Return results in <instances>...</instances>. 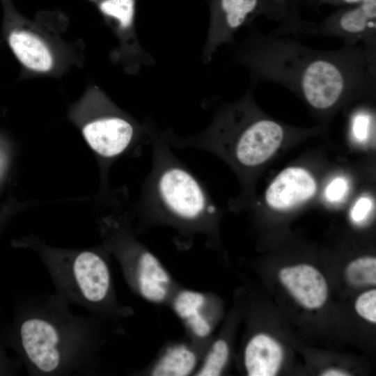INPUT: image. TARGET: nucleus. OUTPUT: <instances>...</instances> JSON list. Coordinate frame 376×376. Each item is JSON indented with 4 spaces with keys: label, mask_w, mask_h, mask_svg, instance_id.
<instances>
[{
    "label": "nucleus",
    "mask_w": 376,
    "mask_h": 376,
    "mask_svg": "<svg viewBox=\"0 0 376 376\" xmlns=\"http://www.w3.org/2000/svg\"><path fill=\"white\" fill-rule=\"evenodd\" d=\"M247 26L233 59L250 72L252 81L279 84L321 111L375 92L376 45L320 50L274 31L264 33L253 23Z\"/></svg>",
    "instance_id": "f257e3e1"
},
{
    "label": "nucleus",
    "mask_w": 376,
    "mask_h": 376,
    "mask_svg": "<svg viewBox=\"0 0 376 376\" xmlns=\"http://www.w3.org/2000/svg\"><path fill=\"white\" fill-rule=\"evenodd\" d=\"M56 292L27 297L15 307L4 340L29 375H88L95 372L100 347V320L75 315Z\"/></svg>",
    "instance_id": "f03ea898"
},
{
    "label": "nucleus",
    "mask_w": 376,
    "mask_h": 376,
    "mask_svg": "<svg viewBox=\"0 0 376 376\" xmlns=\"http://www.w3.org/2000/svg\"><path fill=\"white\" fill-rule=\"evenodd\" d=\"M151 170L144 184L141 210L149 224L171 225L185 233L206 232L218 214L203 182L173 152L152 125Z\"/></svg>",
    "instance_id": "7ed1b4c3"
},
{
    "label": "nucleus",
    "mask_w": 376,
    "mask_h": 376,
    "mask_svg": "<svg viewBox=\"0 0 376 376\" xmlns=\"http://www.w3.org/2000/svg\"><path fill=\"white\" fill-rule=\"evenodd\" d=\"M253 82L246 95L221 110L203 131L178 136L180 148H194L214 152H230L240 166L253 168L267 160L281 146L285 130L274 120L260 116L252 107Z\"/></svg>",
    "instance_id": "20e7f679"
},
{
    "label": "nucleus",
    "mask_w": 376,
    "mask_h": 376,
    "mask_svg": "<svg viewBox=\"0 0 376 376\" xmlns=\"http://www.w3.org/2000/svg\"><path fill=\"white\" fill-rule=\"evenodd\" d=\"M55 292L69 304L86 309L98 319H114L128 311L116 299L110 268L97 251L37 249Z\"/></svg>",
    "instance_id": "39448f33"
},
{
    "label": "nucleus",
    "mask_w": 376,
    "mask_h": 376,
    "mask_svg": "<svg viewBox=\"0 0 376 376\" xmlns=\"http://www.w3.org/2000/svg\"><path fill=\"white\" fill-rule=\"evenodd\" d=\"M210 24L203 57L211 61L222 45L231 44L241 28L259 16L279 22L274 31L280 35L304 34L307 21L301 20L290 0H210Z\"/></svg>",
    "instance_id": "423d86ee"
},
{
    "label": "nucleus",
    "mask_w": 376,
    "mask_h": 376,
    "mask_svg": "<svg viewBox=\"0 0 376 376\" xmlns=\"http://www.w3.org/2000/svg\"><path fill=\"white\" fill-rule=\"evenodd\" d=\"M109 237V246L118 257L126 279L139 295L153 303L169 294L170 276L157 257L120 229Z\"/></svg>",
    "instance_id": "0eeeda50"
},
{
    "label": "nucleus",
    "mask_w": 376,
    "mask_h": 376,
    "mask_svg": "<svg viewBox=\"0 0 376 376\" xmlns=\"http://www.w3.org/2000/svg\"><path fill=\"white\" fill-rule=\"evenodd\" d=\"M152 125L146 126L116 111H109L88 123L83 134L91 148L106 159L126 152L139 140L150 142Z\"/></svg>",
    "instance_id": "6e6552de"
},
{
    "label": "nucleus",
    "mask_w": 376,
    "mask_h": 376,
    "mask_svg": "<svg viewBox=\"0 0 376 376\" xmlns=\"http://www.w3.org/2000/svg\"><path fill=\"white\" fill-rule=\"evenodd\" d=\"M308 34L336 38L348 46L376 45V0L345 6L319 23L312 22Z\"/></svg>",
    "instance_id": "1a4fd4ad"
},
{
    "label": "nucleus",
    "mask_w": 376,
    "mask_h": 376,
    "mask_svg": "<svg viewBox=\"0 0 376 376\" xmlns=\"http://www.w3.org/2000/svg\"><path fill=\"white\" fill-rule=\"evenodd\" d=\"M315 191V181L306 170L288 167L270 184L265 193V201L272 208L287 210L307 201Z\"/></svg>",
    "instance_id": "9d476101"
},
{
    "label": "nucleus",
    "mask_w": 376,
    "mask_h": 376,
    "mask_svg": "<svg viewBox=\"0 0 376 376\" xmlns=\"http://www.w3.org/2000/svg\"><path fill=\"white\" fill-rule=\"evenodd\" d=\"M279 280L290 295L308 309L321 307L328 297V286L322 274L314 267L300 264L281 269Z\"/></svg>",
    "instance_id": "9b49d317"
},
{
    "label": "nucleus",
    "mask_w": 376,
    "mask_h": 376,
    "mask_svg": "<svg viewBox=\"0 0 376 376\" xmlns=\"http://www.w3.org/2000/svg\"><path fill=\"white\" fill-rule=\"evenodd\" d=\"M283 351L272 338L263 334L254 336L244 352V365L250 376H273L279 370Z\"/></svg>",
    "instance_id": "f8f14e48"
},
{
    "label": "nucleus",
    "mask_w": 376,
    "mask_h": 376,
    "mask_svg": "<svg viewBox=\"0 0 376 376\" xmlns=\"http://www.w3.org/2000/svg\"><path fill=\"white\" fill-rule=\"evenodd\" d=\"M206 299L203 294L185 290L175 297L173 307L179 318L187 323L191 332L198 338H205L211 331V325L203 314Z\"/></svg>",
    "instance_id": "ddd939ff"
},
{
    "label": "nucleus",
    "mask_w": 376,
    "mask_h": 376,
    "mask_svg": "<svg viewBox=\"0 0 376 376\" xmlns=\"http://www.w3.org/2000/svg\"><path fill=\"white\" fill-rule=\"evenodd\" d=\"M197 363L196 354L184 345L169 347L151 371L155 376H185L194 371Z\"/></svg>",
    "instance_id": "4468645a"
},
{
    "label": "nucleus",
    "mask_w": 376,
    "mask_h": 376,
    "mask_svg": "<svg viewBox=\"0 0 376 376\" xmlns=\"http://www.w3.org/2000/svg\"><path fill=\"white\" fill-rule=\"evenodd\" d=\"M100 9L116 22L119 30L134 28L135 0H103Z\"/></svg>",
    "instance_id": "2eb2a0df"
},
{
    "label": "nucleus",
    "mask_w": 376,
    "mask_h": 376,
    "mask_svg": "<svg viewBox=\"0 0 376 376\" xmlns=\"http://www.w3.org/2000/svg\"><path fill=\"white\" fill-rule=\"evenodd\" d=\"M345 275L347 281L352 285H375V258L365 256L352 260L347 265Z\"/></svg>",
    "instance_id": "dca6fc26"
},
{
    "label": "nucleus",
    "mask_w": 376,
    "mask_h": 376,
    "mask_svg": "<svg viewBox=\"0 0 376 376\" xmlns=\"http://www.w3.org/2000/svg\"><path fill=\"white\" fill-rule=\"evenodd\" d=\"M229 356V348L227 343L222 339L215 341L201 368L196 373L199 376H217L224 368Z\"/></svg>",
    "instance_id": "f3484780"
},
{
    "label": "nucleus",
    "mask_w": 376,
    "mask_h": 376,
    "mask_svg": "<svg viewBox=\"0 0 376 376\" xmlns=\"http://www.w3.org/2000/svg\"><path fill=\"white\" fill-rule=\"evenodd\" d=\"M373 115L366 111H359L354 113L351 120V134L359 143L366 142L373 128Z\"/></svg>",
    "instance_id": "a211bd4d"
},
{
    "label": "nucleus",
    "mask_w": 376,
    "mask_h": 376,
    "mask_svg": "<svg viewBox=\"0 0 376 376\" xmlns=\"http://www.w3.org/2000/svg\"><path fill=\"white\" fill-rule=\"evenodd\" d=\"M355 310L363 318L376 322V290L373 289L360 295L355 301Z\"/></svg>",
    "instance_id": "6ab92c4d"
},
{
    "label": "nucleus",
    "mask_w": 376,
    "mask_h": 376,
    "mask_svg": "<svg viewBox=\"0 0 376 376\" xmlns=\"http://www.w3.org/2000/svg\"><path fill=\"white\" fill-rule=\"evenodd\" d=\"M6 345L4 338L0 334V375H13L18 372L20 361L18 359L9 357Z\"/></svg>",
    "instance_id": "aec40b11"
},
{
    "label": "nucleus",
    "mask_w": 376,
    "mask_h": 376,
    "mask_svg": "<svg viewBox=\"0 0 376 376\" xmlns=\"http://www.w3.org/2000/svg\"><path fill=\"white\" fill-rule=\"evenodd\" d=\"M348 190V182L345 178L338 177L334 179L327 187L325 196L332 203L342 200Z\"/></svg>",
    "instance_id": "412c9836"
},
{
    "label": "nucleus",
    "mask_w": 376,
    "mask_h": 376,
    "mask_svg": "<svg viewBox=\"0 0 376 376\" xmlns=\"http://www.w3.org/2000/svg\"><path fill=\"white\" fill-rule=\"evenodd\" d=\"M373 207L372 201L367 197L360 198L353 206L351 217L353 221L361 223L365 220Z\"/></svg>",
    "instance_id": "4be33fe9"
},
{
    "label": "nucleus",
    "mask_w": 376,
    "mask_h": 376,
    "mask_svg": "<svg viewBox=\"0 0 376 376\" xmlns=\"http://www.w3.org/2000/svg\"><path fill=\"white\" fill-rule=\"evenodd\" d=\"M316 5L350 6L357 3L362 0H308Z\"/></svg>",
    "instance_id": "5701e85b"
},
{
    "label": "nucleus",
    "mask_w": 376,
    "mask_h": 376,
    "mask_svg": "<svg viewBox=\"0 0 376 376\" xmlns=\"http://www.w3.org/2000/svg\"><path fill=\"white\" fill-rule=\"evenodd\" d=\"M324 376H345L349 375L346 372L338 369H328L322 373Z\"/></svg>",
    "instance_id": "b1692460"
},
{
    "label": "nucleus",
    "mask_w": 376,
    "mask_h": 376,
    "mask_svg": "<svg viewBox=\"0 0 376 376\" xmlns=\"http://www.w3.org/2000/svg\"><path fill=\"white\" fill-rule=\"evenodd\" d=\"M294 1H296V0H294Z\"/></svg>",
    "instance_id": "393cba45"
}]
</instances>
